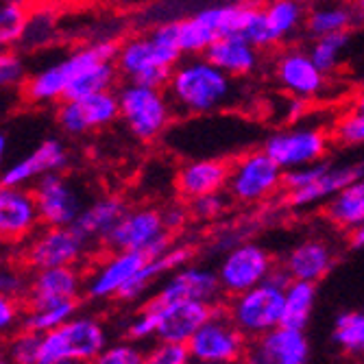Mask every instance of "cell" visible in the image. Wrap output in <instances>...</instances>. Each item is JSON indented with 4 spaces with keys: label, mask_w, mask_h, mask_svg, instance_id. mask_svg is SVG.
Segmentation results:
<instances>
[{
    "label": "cell",
    "mask_w": 364,
    "mask_h": 364,
    "mask_svg": "<svg viewBox=\"0 0 364 364\" xmlns=\"http://www.w3.org/2000/svg\"><path fill=\"white\" fill-rule=\"evenodd\" d=\"M334 345L353 358H364V310L341 312L332 329Z\"/></svg>",
    "instance_id": "836d02e7"
},
{
    "label": "cell",
    "mask_w": 364,
    "mask_h": 364,
    "mask_svg": "<svg viewBox=\"0 0 364 364\" xmlns=\"http://www.w3.org/2000/svg\"><path fill=\"white\" fill-rule=\"evenodd\" d=\"M26 20L28 11L20 0H0V48H9L22 40Z\"/></svg>",
    "instance_id": "8d00e7d4"
},
{
    "label": "cell",
    "mask_w": 364,
    "mask_h": 364,
    "mask_svg": "<svg viewBox=\"0 0 364 364\" xmlns=\"http://www.w3.org/2000/svg\"><path fill=\"white\" fill-rule=\"evenodd\" d=\"M20 323H22V318H20L18 296L0 292V336L14 332Z\"/></svg>",
    "instance_id": "bcb514c9"
},
{
    "label": "cell",
    "mask_w": 364,
    "mask_h": 364,
    "mask_svg": "<svg viewBox=\"0 0 364 364\" xmlns=\"http://www.w3.org/2000/svg\"><path fill=\"white\" fill-rule=\"evenodd\" d=\"M227 210V198L223 192H212L190 201V214L198 220H214Z\"/></svg>",
    "instance_id": "7bdbcfd3"
},
{
    "label": "cell",
    "mask_w": 364,
    "mask_h": 364,
    "mask_svg": "<svg viewBox=\"0 0 364 364\" xmlns=\"http://www.w3.org/2000/svg\"><path fill=\"white\" fill-rule=\"evenodd\" d=\"M355 105H358V107H364V90L358 94V98H355Z\"/></svg>",
    "instance_id": "f5cc1de1"
},
{
    "label": "cell",
    "mask_w": 364,
    "mask_h": 364,
    "mask_svg": "<svg viewBox=\"0 0 364 364\" xmlns=\"http://www.w3.org/2000/svg\"><path fill=\"white\" fill-rule=\"evenodd\" d=\"M107 332L94 316H73L40 338L38 364H85L98 362L107 347Z\"/></svg>",
    "instance_id": "277c9868"
},
{
    "label": "cell",
    "mask_w": 364,
    "mask_h": 364,
    "mask_svg": "<svg viewBox=\"0 0 364 364\" xmlns=\"http://www.w3.org/2000/svg\"><path fill=\"white\" fill-rule=\"evenodd\" d=\"M120 79V70L116 61H98L90 68H85L70 85L65 90V98H83L90 94H98V92H107V90H116V83Z\"/></svg>",
    "instance_id": "d6a6232c"
},
{
    "label": "cell",
    "mask_w": 364,
    "mask_h": 364,
    "mask_svg": "<svg viewBox=\"0 0 364 364\" xmlns=\"http://www.w3.org/2000/svg\"><path fill=\"white\" fill-rule=\"evenodd\" d=\"M149 257L151 255L146 251H114L85 279V294L94 301L118 299L120 290Z\"/></svg>",
    "instance_id": "ac0fdd59"
},
{
    "label": "cell",
    "mask_w": 364,
    "mask_h": 364,
    "mask_svg": "<svg viewBox=\"0 0 364 364\" xmlns=\"http://www.w3.org/2000/svg\"><path fill=\"white\" fill-rule=\"evenodd\" d=\"M312 358V347L306 329L277 325L271 332L251 341L247 360L255 364H306Z\"/></svg>",
    "instance_id": "2e32d148"
},
{
    "label": "cell",
    "mask_w": 364,
    "mask_h": 364,
    "mask_svg": "<svg viewBox=\"0 0 364 364\" xmlns=\"http://www.w3.org/2000/svg\"><path fill=\"white\" fill-rule=\"evenodd\" d=\"M349 245L351 249H364V225L349 229Z\"/></svg>",
    "instance_id": "681fc988"
},
{
    "label": "cell",
    "mask_w": 364,
    "mask_h": 364,
    "mask_svg": "<svg viewBox=\"0 0 364 364\" xmlns=\"http://www.w3.org/2000/svg\"><path fill=\"white\" fill-rule=\"evenodd\" d=\"M68 161H70V157H68L65 146L55 138H46L28 155L9 164V166L0 173V183L24 188L28 183H36L44 175L61 173L65 166H68Z\"/></svg>",
    "instance_id": "44dd1931"
},
{
    "label": "cell",
    "mask_w": 364,
    "mask_h": 364,
    "mask_svg": "<svg viewBox=\"0 0 364 364\" xmlns=\"http://www.w3.org/2000/svg\"><path fill=\"white\" fill-rule=\"evenodd\" d=\"M33 196L38 203L40 223L44 227H65L75 225L83 212V198L79 190L61 173H50L33 183Z\"/></svg>",
    "instance_id": "5bb4252c"
},
{
    "label": "cell",
    "mask_w": 364,
    "mask_h": 364,
    "mask_svg": "<svg viewBox=\"0 0 364 364\" xmlns=\"http://www.w3.org/2000/svg\"><path fill=\"white\" fill-rule=\"evenodd\" d=\"M40 338H42V334L31 332V329H22V332L11 343L9 360L18 362V364H38Z\"/></svg>",
    "instance_id": "b9f144b4"
},
{
    "label": "cell",
    "mask_w": 364,
    "mask_h": 364,
    "mask_svg": "<svg viewBox=\"0 0 364 364\" xmlns=\"http://www.w3.org/2000/svg\"><path fill=\"white\" fill-rule=\"evenodd\" d=\"M284 290L271 282H262L240 294L231 296L227 314L242 334L253 341L284 323Z\"/></svg>",
    "instance_id": "52a82bcc"
},
{
    "label": "cell",
    "mask_w": 364,
    "mask_h": 364,
    "mask_svg": "<svg viewBox=\"0 0 364 364\" xmlns=\"http://www.w3.org/2000/svg\"><path fill=\"white\" fill-rule=\"evenodd\" d=\"M175 109L183 116H210L236 101V79L205 55L181 59L166 83Z\"/></svg>",
    "instance_id": "6da1fadb"
},
{
    "label": "cell",
    "mask_w": 364,
    "mask_h": 364,
    "mask_svg": "<svg viewBox=\"0 0 364 364\" xmlns=\"http://www.w3.org/2000/svg\"><path fill=\"white\" fill-rule=\"evenodd\" d=\"M26 290H28V282L24 279V275L20 271L0 269V292L11 294V296H20Z\"/></svg>",
    "instance_id": "7dc6e473"
},
{
    "label": "cell",
    "mask_w": 364,
    "mask_h": 364,
    "mask_svg": "<svg viewBox=\"0 0 364 364\" xmlns=\"http://www.w3.org/2000/svg\"><path fill=\"white\" fill-rule=\"evenodd\" d=\"M120 120L140 142H155L168 131L175 118V105L166 87L129 81L118 90Z\"/></svg>",
    "instance_id": "5b68a950"
},
{
    "label": "cell",
    "mask_w": 364,
    "mask_h": 364,
    "mask_svg": "<svg viewBox=\"0 0 364 364\" xmlns=\"http://www.w3.org/2000/svg\"><path fill=\"white\" fill-rule=\"evenodd\" d=\"M183 59L177 36V18L159 22L149 36L124 40L116 55L120 77L144 85L166 87L175 65Z\"/></svg>",
    "instance_id": "7a4b0ae2"
},
{
    "label": "cell",
    "mask_w": 364,
    "mask_h": 364,
    "mask_svg": "<svg viewBox=\"0 0 364 364\" xmlns=\"http://www.w3.org/2000/svg\"><path fill=\"white\" fill-rule=\"evenodd\" d=\"M24 81V63L22 59L7 50L0 48V90L16 87Z\"/></svg>",
    "instance_id": "ee69618b"
},
{
    "label": "cell",
    "mask_w": 364,
    "mask_h": 364,
    "mask_svg": "<svg viewBox=\"0 0 364 364\" xmlns=\"http://www.w3.org/2000/svg\"><path fill=\"white\" fill-rule=\"evenodd\" d=\"M159 314L157 325V341H177L190 343V338L208 323L220 304H205L192 299H177V301H159L157 296L151 299Z\"/></svg>",
    "instance_id": "e0dca14e"
},
{
    "label": "cell",
    "mask_w": 364,
    "mask_h": 364,
    "mask_svg": "<svg viewBox=\"0 0 364 364\" xmlns=\"http://www.w3.org/2000/svg\"><path fill=\"white\" fill-rule=\"evenodd\" d=\"M192 362L198 364H234L247 360L249 338L231 321L227 310L218 306L214 316L201 325V329L188 343Z\"/></svg>",
    "instance_id": "9c48e42d"
},
{
    "label": "cell",
    "mask_w": 364,
    "mask_h": 364,
    "mask_svg": "<svg viewBox=\"0 0 364 364\" xmlns=\"http://www.w3.org/2000/svg\"><path fill=\"white\" fill-rule=\"evenodd\" d=\"M146 362L149 364H188V362H192V355H190L188 343L157 341L146 351Z\"/></svg>",
    "instance_id": "60d3db41"
},
{
    "label": "cell",
    "mask_w": 364,
    "mask_h": 364,
    "mask_svg": "<svg viewBox=\"0 0 364 364\" xmlns=\"http://www.w3.org/2000/svg\"><path fill=\"white\" fill-rule=\"evenodd\" d=\"M120 118L118 92L107 90L83 98H65L57 109V124L68 136H85L90 131L105 129Z\"/></svg>",
    "instance_id": "4fadbf2b"
},
{
    "label": "cell",
    "mask_w": 364,
    "mask_h": 364,
    "mask_svg": "<svg viewBox=\"0 0 364 364\" xmlns=\"http://www.w3.org/2000/svg\"><path fill=\"white\" fill-rule=\"evenodd\" d=\"M85 290L83 275L77 267H53V269H40L28 282V308L36 306H48L59 301H73Z\"/></svg>",
    "instance_id": "7402d4cb"
},
{
    "label": "cell",
    "mask_w": 364,
    "mask_h": 364,
    "mask_svg": "<svg viewBox=\"0 0 364 364\" xmlns=\"http://www.w3.org/2000/svg\"><path fill=\"white\" fill-rule=\"evenodd\" d=\"M192 255H194V249L190 245H173L168 251H164L159 255H151L140 267V271L120 290L118 301H124V304L140 301L142 296L157 284L159 277H164L166 273H173L175 269L183 267V264H190Z\"/></svg>",
    "instance_id": "d4e9b609"
},
{
    "label": "cell",
    "mask_w": 364,
    "mask_h": 364,
    "mask_svg": "<svg viewBox=\"0 0 364 364\" xmlns=\"http://www.w3.org/2000/svg\"><path fill=\"white\" fill-rule=\"evenodd\" d=\"M164 214V225H166V229L171 231H179L188 225L190 220V208H183V205H168L166 210L161 212Z\"/></svg>",
    "instance_id": "c3c4849f"
},
{
    "label": "cell",
    "mask_w": 364,
    "mask_h": 364,
    "mask_svg": "<svg viewBox=\"0 0 364 364\" xmlns=\"http://www.w3.org/2000/svg\"><path fill=\"white\" fill-rule=\"evenodd\" d=\"M40 223L33 192L20 186L0 183V236L7 242H22L36 234Z\"/></svg>",
    "instance_id": "ffe728a7"
},
{
    "label": "cell",
    "mask_w": 364,
    "mask_h": 364,
    "mask_svg": "<svg viewBox=\"0 0 364 364\" xmlns=\"http://www.w3.org/2000/svg\"><path fill=\"white\" fill-rule=\"evenodd\" d=\"M284 190V168L264 151H249L229 164L227 194L238 203H262Z\"/></svg>",
    "instance_id": "8992f818"
},
{
    "label": "cell",
    "mask_w": 364,
    "mask_h": 364,
    "mask_svg": "<svg viewBox=\"0 0 364 364\" xmlns=\"http://www.w3.org/2000/svg\"><path fill=\"white\" fill-rule=\"evenodd\" d=\"M360 177H364V161L345 164V166H329V164H325L323 173L310 186L288 192V203L294 210H306V208L327 203L329 198L336 196L345 186H349L351 181Z\"/></svg>",
    "instance_id": "cb8c5ba5"
},
{
    "label": "cell",
    "mask_w": 364,
    "mask_h": 364,
    "mask_svg": "<svg viewBox=\"0 0 364 364\" xmlns=\"http://www.w3.org/2000/svg\"><path fill=\"white\" fill-rule=\"evenodd\" d=\"M229 164L218 157H201L186 161L175 175V188L183 201L227 190Z\"/></svg>",
    "instance_id": "603a6c76"
},
{
    "label": "cell",
    "mask_w": 364,
    "mask_h": 364,
    "mask_svg": "<svg viewBox=\"0 0 364 364\" xmlns=\"http://www.w3.org/2000/svg\"><path fill=\"white\" fill-rule=\"evenodd\" d=\"M358 11L353 5L341 3V0H323L312 5L306 14V33L310 38L329 36V33H349V28L358 20Z\"/></svg>",
    "instance_id": "f546056e"
},
{
    "label": "cell",
    "mask_w": 364,
    "mask_h": 364,
    "mask_svg": "<svg viewBox=\"0 0 364 364\" xmlns=\"http://www.w3.org/2000/svg\"><path fill=\"white\" fill-rule=\"evenodd\" d=\"M273 77L290 98L299 101H312L321 96L327 83V75L304 48L284 50L273 63Z\"/></svg>",
    "instance_id": "9a60e30c"
},
{
    "label": "cell",
    "mask_w": 364,
    "mask_h": 364,
    "mask_svg": "<svg viewBox=\"0 0 364 364\" xmlns=\"http://www.w3.org/2000/svg\"><path fill=\"white\" fill-rule=\"evenodd\" d=\"M332 140L338 146L355 149L364 144V107L353 105L332 127Z\"/></svg>",
    "instance_id": "74e56055"
},
{
    "label": "cell",
    "mask_w": 364,
    "mask_h": 364,
    "mask_svg": "<svg viewBox=\"0 0 364 364\" xmlns=\"http://www.w3.org/2000/svg\"><path fill=\"white\" fill-rule=\"evenodd\" d=\"M329 136L318 124H294L279 129L264 140L267 151L284 171L306 166V164L323 161L329 151Z\"/></svg>",
    "instance_id": "30bf717a"
},
{
    "label": "cell",
    "mask_w": 364,
    "mask_h": 364,
    "mask_svg": "<svg viewBox=\"0 0 364 364\" xmlns=\"http://www.w3.org/2000/svg\"><path fill=\"white\" fill-rule=\"evenodd\" d=\"M325 214L336 227L353 229L364 225V177L345 186L336 196L325 203Z\"/></svg>",
    "instance_id": "4dcf8cb0"
},
{
    "label": "cell",
    "mask_w": 364,
    "mask_h": 364,
    "mask_svg": "<svg viewBox=\"0 0 364 364\" xmlns=\"http://www.w3.org/2000/svg\"><path fill=\"white\" fill-rule=\"evenodd\" d=\"M127 210L129 208L124 205L120 196L96 198V201L83 208V212L79 214L73 227L87 242H103Z\"/></svg>",
    "instance_id": "83f0119b"
},
{
    "label": "cell",
    "mask_w": 364,
    "mask_h": 364,
    "mask_svg": "<svg viewBox=\"0 0 364 364\" xmlns=\"http://www.w3.org/2000/svg\"><path fill=\"white\" fill-rule=\"evenodd\" d=\"M323 168H325V161H316V164H306V166L284 171V190L292 192V190H301L310 186L323 173Z\"/></svg>",
    "instance_id": "f6af8a7d"
},
{
    "label": "cell",
    "mask_w": 364,
    "mask_h": 364,
    "mask_svg": "<svg viewBox=\"0 0 364 364\" xmlns=\"http://www.w3.org/2000/svg\"><path fill=\"white\" fill-rule=\"evenodd\" d=\"M142 362H146V351L131 338L107 345L101 358H98V364H142Z\"/></svg>",
    "instance_id": "ab89813d"
},
{
    "label": "cell",
    "mask_w": 364,
    "mask_h": 364,
    "mask_svg": "<svg viewBox=\"0 0 364 364\" xmlns=\"http://www.w3.org/2000/svg\"><path fill=\"white\" fill-rule=\"evenodd\" d=\"M77 310H79L77 299L28 308V312L22 318V327L31 329V332H36V334H46V332H50V329L68 323L73 316H77Z\"/></svg>",
    "instance_id": "e575fe53"
},
{
    "label": "cell",
    "mask_w": 364,
    "mask_h": 364,
    "mask_svg": "<svg viewBox=\"0 0 364 364\" xmlns=\"http://www.w3.org/2000/svg\"><path fill=\"white\" fill-rule=\"evenodd\" d=\"M336 253L332 245L321 238H306L296 242L282 259V267L292 279H306L318 284L334 269Z\"/></svg>",
    "instance_id": "484cf974"
},
{
    "label": "cell",
    "mask_w": 364,
    "mask_h": 364,
    "mask_svg": "<svg viewBox=\"0 0 364 364\" xmlns=\"http://www.w3.org/2000/svg\"><path fill=\"white\" fill-rule=\"evenodd\" d=\"M103 242L112 251H146L149 255H159L173 247L171 231L157 208L127 210Z\"/></svg>",
    "instance_id": "ba28073f"
},
{
    "label": "cell",
    "mask_w": 364,
    "mask_h": 364,
    "mask_svg": "<svg viewBox=\"0 0 364 364\" xmlns=\"http://www.w3.org/2000/svg\"><path fill=\"white\" fill-rule=\"evenodd\" d=\"M5 155H7V138H5L3 131H0V166H3Z\"/></svg>",
    "instance_id": "f907efd6"
},
{
    "label": "cell",
    "mask_w": 364,
    "mask_h": 364,
    "mask_svg": "<svg viewBox=\"0 0 364 364\" xmlns=\"http://www.w3.org/2000/svg\"><path fill=\"white\" fill-rule=\"evenodd\" d=\"M347 46H349V33H329V36L312 38L308 53L325 75H334L345 59Z\"/></svg>",
    "instance_id": "d590c367"
},
{
    "label": "cell",
    "mask_w": 364,
    "mask_h": 364,
    "mask_svg": "<svg viewBox=\"0 0 364 364\" xmlns=\"http://www.w3.org/2000/svg\"><path fill=\"white\" fill-rule=\"evenodd\" d=\"M273 267L275 259L267 247L257 242H236L225 251L216 269L223 294L234 296L267 282Z\"/></svg>",
    "instance_id": "8fae6325"
},
{
    "label": "cell",
    "mask_w": 364,
    "mask_h": 364,
    "mask_svg": "<svg viewBox=\"0 0 364 364\" xmlns=\"http://www.w3.org/2000/svg\"><path fill=\"white\" fill-rule=\"evenodd\" d=\"M120 44L116 40H98L87 46L73 50L68 57H63L55 63H48L46 68L33 73L24 79V96L33 105H50L61 103L68 85L90 65L98 61H116Z\"/></svg>",
    "instance_id": "3957f363"
},
{
    "label": "cell",
    "mask_w": 364,
    "mask_h": 364,
    "mask_svg": "<svg viewBox=\"0 0 364 364\" xmlns=\"http://www.w3.org/2000/svg\"><path fill=\"white\" fill-rule=\"evenodd\" d=\"M353 7H355L358 16L364 18V0H353Z\"/></svg>",
    "instance_id": "816d5d0a"
},
{
    "label": "cell",
    "mask_w": 364,
    "mask_h": 364,
    "mask_svg": "<svg viewBox=\"0 0 364 364\" xmlns=\"http://www.w3.org/2000/svg\"><path fill=\"white\" fill-rule=\"evenodd\" d=\"M0 245H3V236H0Z\"/></svg>",
    "instance_id": "db71d44e"
},
{
    "label": "cell",
    "mask_w": 364,
    "mask_h": 364,
    "mask_svg": "<svg viewBox=\"0 0 364 364\" xmlns=\"http://www.w3.org/2000/svg\"><path fill=\"white\" fill-rule=\"evenodd\" d=\"M157 325H159V314L153 301H149L134 318L127 325V338L136 341V343H144L155 338L157 341Z\"/></svg>",
    "instance_id": "f35d334b"
},
{
    "label": "cell",
    "mask_w": 364,
    "mask_h": 364,
    "mask_svg": "<svg viewBox=\"0 0 364 364\" xmlns=\"http://www.w3.org/2000/svg\"><path fill=\"white\" fill-rule=\"evenodd\" d=\"M306 7L296 0H267L262 5L269 46L292 40L306 24Z\"/></svg>",
    "instance_id": "f1b7e54d"
},
{
    "label": "cell",
    "mask_w": 364,
    "mask_h": 364,
    "mask_svg": "<svg viewBox=\"0 0 364 364\" xmlns=\"http://www.w3.org/2000/svg\"><path fill=\"white\" fill-rule=\"evenodd\" d=\"M87 240L73 225L44 227L33 234L24 249V262L33 271L53 267H77L87 251Z\"/></svg>",
    "instance_id": "7c38bea8"
},
{
    "label": "cell",
    "mask_w": 364,
    "mask_h": 364,
    "mask_svg": "<svg viewBox=\"0 0 364 364\" xmlns=\"http://www.w3.org/2000/svg\"><path fill=\"white\" fill-rule=\"evenodd\" d=\"M316 306V284L292 279L284 290V325L306 329Z\"/></svg>",
    "instance_id": "1f68e13d"
},
{
    "label": "cell",
    "mask_w": 364,
    "mask_h": 364,
    "mask_svg": "<svg viewBox=\"0 0 364 364\" xmlns=\"http://www.w3.org/2000/svg\"><path fill=\"white\" fill-rule=\"evenodd\" d=\"M259 50L262 48H257L253 42L240 36H223L214 40L203 55L227 75H231L234 79H242L257 70Z\"/></svg>",
    "instance_id": "4316f807"
},
{
    "label": "cell",
    "mask_w": 364,
    "mask_h": 364,
    "mask_svg": "<svg viewBox=\"0 0 364 364\" xmlns=\"http://www.w3.org/2000/svg\"><path fill=\"white\" fill-rule=\"evenodd\" d=\"M220 279L218 273L198 267V264H183V267L168 273L166 282L157 290L159 301H177V299H192V301H205V304H220Z\"/></svg>",
    "instance_id": "d6986e66"
}]
</instances>
